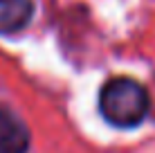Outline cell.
I'll use <instances>...</instances> for the list:
<instances>
[{
	"instance_id": "6da1fadb",
	"label": "cell",
	"mask_w": 155,
	"mask_h": 153,
	"mask_svg": "<svg viewBox=\"0 0 155 153\" xmlns=\"http://www.w3.org/2000/svg\"><path fill=\"white\" fill-rule=\"evenodd\" d=\"M148 92L140 81L128 77H115L106 81L99 95V110L117 128L140 126L148 115Z\"/></svg>"
},
{
	"instance_id": "7a4b0ae2",
	"label": "cell",
	"mask_w": 155,
	"mask_h": 153,
	"mask_svg": "<svg viewBox=\"0 0 155 153\" xmlns=\"http://www.w3.org/2000/svg\"><path fill=\"white\" fill-rule=\"evenodd\" d=\"M29 128L16 113L0 108V153H27Z\"/></svg>"
},
{
	"instance_id": "3957f363",
	"label": "cell",
	"mask_w": 155,
	"mask_h": 153,
	"mask_svg": "<svg viewBox=\"0 0 155 153\" xmlns=\"http://www.w3.org/2000/svg\"><path fill=\"white\" fill-rule=\"evenodd\" d=\"M34 16L31 0H0V34H14L29 25Z\"/></svg>"
}]
</instances>
